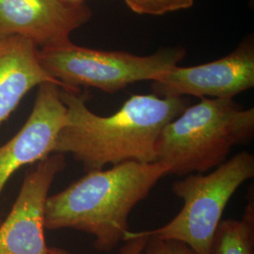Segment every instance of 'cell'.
I'll list each match as a JSON object with an SVG mask.
<instances>
[{"mask_svg":"<svg viewBox=\"0 0 254 254\" xmlns=\"http://www.w3.org/2000/svg\"><path fill=\"white\" fill-rule=\"evenodd\" d=\"M129 9L138 14L163 15L168 12L190 9L195 0H125Z\"/></svg>","mask_w":254,"mask_h":254,"instance_id":"cell-12","label":"cell"},{"mask_svg":"<svg viewBox=\"0 0 254 254\" xmlns=\"http://www.w3.org/2000/svg\"><path fill=\"white\" fill-rule=\"evenodd\" d=\"M85 3L62 0H0V39L22 37L41 48L64 44L90 21Z\"/></svg>","mask_w":254,"mask_h":254,"instance_id":"cell-8","label":"cell"},{"mask_svg":"<svg viewBox=\"0 0 254 254\" xmlns=\"http://www.w3.org/2000/svg\"><path fill=\"white\" fill-rule=\"evenodd\" d=\"M61 97L67 116L54 154H72L87 173L125 162H155L160 132L188 108L184 97L136 94L117 112L103 117L87 107L79 92L61 90Z\"/></svg>","mask_w":254,"mask_h":254,"instance_id":"cell-1","label":"cell"},{"mask_svg":"<svg viewBox=\"0 0 254 254\" xmlns=\"http://www.w3.org/2000/svg\"><path fill=\"white\" fill-rule=\"evenodd\" d=\"M254 135V108L244 109L233 99L200 98L162 129L155 143V162L169 169L168 175L206 173Z\"/></svg>","mask_w":254,"mask_h":254,"instance_id":"cell-3","label":"cell"},{"mask_svg":"<svg viewBox=\"0 0 254 254\" xmlns=\"http://www.w3.org/2000/svg\"><path fill=\"white\" fill-rule=\"evenodd\" d=\"M254 176V156L248 152L234 155L209 174H189L173 184L174 194L184 200L177 216L162 227L136 233L176 240L196 254H210L213 237L229 200Z\"/></svg>","mask_w":254,"mask_h":254,"instance_id":"cell-4","label":"cell"},{"mask_svg":"<svg viewBox=\"0 0 254 254\" xmlns=\"http://www.w3.org/2000/svg\"><path fill=\"white\" fill-rule=\"evenodd\" d=\"M148 236H139L136 232H127L119 254H140L148 241Z\"/></svg>","mask_w":254,"mask_h":254,"instance_id":"cell-14","label":"cell"},{"mask_svg":"<svg viewBox=\"0 0 254 254\" xmlns=\"http://www.w3.org/2000/svg\"><path fill=\"white\" fill-rule=\"evenodd\" d=\"M62 1H64V2H68V3H74V4H76V3H83V2H85V0H62Z\"/></svg>","mask_w":254,"mask_h":254,"instance_id":"cell-15","label":"cell"},{"mask_svg":"<svg viewBox=\"0 0 254 254\" xmlns=\"http://www.w3.org/2000/svg\"><path fill=\"white\" fill-rule=\"evenodd\" d=\"M185 56L180 47L136 56L82 47L71 41L38 50L44 69L64 85V91L72 92H79L83 86L114 93L136 82L154 81L177 66Z\"/></svg>","mask_w":254,"mask_h":254,"instance_id":"cell-5","label":"cell"},{"mask_svg":"<svg viewBox=\"0 0 254 254\" xmlns=\"http://www.w3.org/2000/svg\"><path fill=\"white\" fill-rule=\"evenodd\" d=\"M210 254H254V195L240 219L221 220L214 235Z\"/></svg>","mask_w":254,"mask_h":254,"instance_id":"cell-11","label":"cell"},{"mask_svg":"<svg viewBox=\"0 0 254 254\" xmlns=\"http://www.w3.org/2000/svg\"><path fill=\"white\" fill-rule=\"evenodd\" d=\"M148 241L140 254H196L189 246L176 241L148 236Z\"/></svg>","mask_w":254,"mask_h":254,"instance_id":"cell-13","label":"cell"},{"mask_svg":"<svg viewBox=\"0 0 254 254\" xmlns=\"http://www.w3.org/2000/svg\"><path fill=\"white\" fill-rule=\"evenodd\" d=\"M169 169L160 162H125L91 171L53 196L45 210L47 230L73 229L94 236L93 245L110 253L124 242L128 219Z\"/></svg>","mask_w":254,"mask_h":254,"instance_id":"cell-2","label":"cell"},{"mask_svg":"<svg viewBox=\"0 0 254 254\" xmlns=\"http://www.w3.org/2000/svg\"><path fill=\"white\" fill-rule=\"evenodd\" d=\"M38 50L31 41L22 37L0 39V126L37 86L48 82L64 90L42 66Z\"/></svg>","mask_w":254,"mask_h":254,"instance_id":"cell-10","label":"cell"},{"mask_svg":"<svg viewBox=\"0 0 254 254\" xmlns=\"http://www.w3.org/2000/svg\"><path fill=\"white\" fill-rule=\"evenodd\" d=\"M64 154H52L27 172L9 216L0 222V254H53L45 238V210Z\"/></svg>","mask_w":254,"mask_h":254,"instance_id":"cell-7","label":"cell"},{"mask_svg":"<svg viewBox=\"0 0 254 254\" xmlns=\"http://www.w3.org/2000/svg\"><path fill=\"white\" fill-rule=\"evenodd\" d=\"M61 90L54 83L41 84L26 124L8 142L0 146V196L7 182L20 168L54 154L57 136L67 116Z\"/></svg>","mask_w":254,"mask_h":254,"instance_id":"cell-9","label":"cell"},{"mask_svg":"<svg viewBox=\"0 0 254 254\" xmlns=\"http://www.w3.org/2000/svg\"><path fill=\"white\" fill-rule=\"evenodd\" d=\"M254 86V39H245L221 59L191 67H173L152 81L154 94L159 97L233 99Z\"/></svg>","mask_w":254,"mask_h":254,"instance_id":"cell-6","label":"cell"}]
</instances>
